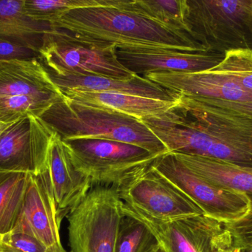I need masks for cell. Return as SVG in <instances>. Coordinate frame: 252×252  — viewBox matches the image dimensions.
Here are the masks:
<instances>
[{"label": "cell", "instance_id": "cell-1", "mask_svg": "<svg viewBox=\"0 0 252 252\" xmlns=\"http://www.w3.org/2000/svg\"><path fill=\"white\" fill-rule=\"evenodd\" d=\"M142 121L169 152L252 168L251 112L180 96L176 109Z\"/></svg>", "mask_w": 252, "mask_h": 252}, {"label": "cell", "instance_id": "cell-2", "mask_svg": "<svg viewBox=\"0 0 252 252\" xmlns=\"http://www.w3.org/2000/svg\"><path fill=\"white\" fill-rule=\"evenodd\" d=\"M118 6L75 9L51 24L74 36L117 47H158L207 51L190 34Z\"/></svg>", "mask_w": 252, "mask_h": 252}, {"label": "cell", "instance_id": "cell-3", "mask_svg": "<svg viewBox=\"0 0 252 252\" xmlns=\"http://www.w3.org/2000/svg\"><path fill=\"white\" fill-rule=\"evenodd\" d=\"M40 118L62 140L76 138L109 139L136 145L157 156L169 152L140 120L110 109L81 105L65 96Z\"/></svg>", "mask_w": 252, "mask_h": 252}, {"label": "cell", "instance_id": "cell-4", "mask_svg": "<svg viewBox=\"0 0 252 252\" xmlns=\"http://www.w3.org/2000/svg\"><path fill=\"white\" fill-rule=\"evenodd\" d=\"M186 25L207 51H252V0H187Z\"/></svg>", "mask_w": 252, "mask_h": 252}, {"label": "cell", "instance_id": "cell-5", "mask_svg": "<svg viewBox=\"0 0 252 252\" xmlns=\"http://www.w3.org/2000/svg\"><path fill=\"white\" fill-rule=\"evenodd\" d=\"M124 217L118 188L93 186L66 216L70 252H115Z\"/></svg>", "mask_w": 252, "mask_h": 252}, {"label": "cell", "instance_id": "cell-6", "mask_svg": "<svg viewBox=\"0 0 252 252\" xmlns=\"http://www.w3.org/2000/svg\"><path fill=\"white\" fill-rule=\"evenodd\" d=\"M77 170L93 186L119 188L158 157L140 146L125 142L94 138L63 140Z\"/></svg>", "mask_w": 252, "mask_h": 252}, {"label": "cell", "instance_id": "cell-7", "mask_svg": "<svg viewBox=\"0 0 252 252\" xmlns=\"http://www.w3.org/2000/svg\"><path fill=\"white\" fill-rule=\"evenodd\" d=\"M38 59L58 76L99 75L129 79L136 75L120 62L115 44L87 41L55 28L44 36Z\"/></svg>", "mask_w": 252, "mask_h": 252}, {"label": "cell", "instance_id": "cell-8", "mask_svg": "<svg viewBox=\"0 0 252 252\" xmlns=\"http://www.w3.org/2000/svg\"><path fill=\"white\" fill-rule=\"evenodd\" d=\"M153 167L193 201L204 215L223 223L235 221L250 208L247 197L210 183L181 162L174 154L158 157Z\"/></svg>", "mask_w": 252, "mask_h": 252}, {"label": "cell", "instance_id": "cell-9", "mask_svg": "<svg viewBox=\"0 0 252 252\" xmlns=\"http://www.w3.org/2000/svg\"><path fill=\"white\" fill-rule=\"evenodd\" d=\"M118 189L124 204L155 220L170 221L204 214L152 164Z\"/></svg>", "mask_w": 252, "mask_h": 252}, {"label": "cell", "instance_id": "cell-10", "mask_svg": "<svg viewBox=\"0 0 252 252\" xmlns=\"http://www.w3.org/2000/svg\"><path fill=\"white\" fill-rule=\"evenodd\" d=\"M124 213L145 223L164 252H219L234 247L233 238L223 223L204 214L161 221L124 203Z\"/></svg>", "mask_w": 252, "mask_h": 252}, {"label": "cell", "instance_id": "cell-11", "mask_svg": "<svg viewBox=\"0 0 252 252\" xmlns=\"http://www.w3.org/2000/svg\"><path fill=\"white\" fill-rule=\"evenodd\" d=\"M54 135L38 117L27 115L18 120L0 136V170L44 173Z\"/></svg>", "mask_w": 252, "mask_h": 252}, {"label": "cell", "instance_id": "cell-12", "mask_svg": "<svg viewBox=\"0 0 252 252\" xmlns=\"http://www.w3.org/2000/svg\"><path fill=\"white\" fill-rule=\"evenodd\" d=\"M63 219L46 170L31 176L22 212L10 233L26 234L50 248L62 244L60 229Z\"/></svg>", "mask_w": 252, "mask_h": 252}, {"label": "cell", "instance_id": "cell-13", "mask_svg": "<svg viewBox=\"0 0 252 252\" xmlns=\"http://www.w3.org/2000/svg\"><path fill=\"white\" fill-rule=\"evenodd\" d=\"M120 62L135 75L195 72L213 69L224 59L216 52H187L158 47H117Z\"/></svg>", "mask_w": 252, "mask_h": 252}, {"label": "cell", "instance_id": "cell-14", "mask_svg": "<svg viewBox=\"0 0 252 252\" xmlns=\"http://www.w3.org/2000/svg\"><path fill=\"white\" fill-rule=\"evenodd\" d=\"M143 76L166 90L186 97L252 102V95L214 68L195 72H151Z\"/></svg>", "mask_w": 252, "mask_h": 252}, {"label": "cell", "instance_id": "cell-15", "mask_svg": "<svg viewBox=\"0 0 252 252\" xmlns=\"http://www.w3.org/2000/svg\"><path fill=\"white\" fill-rule=\"evenodd\" d=\"M21 96L53 104L64 98L39 59L0 61V99Z\"/></svg>", "mask_w": 252, "mask_h": 252}, {"label": "cell", "instance_id": "cell-16", "mask_svg": "<svg viewBox=\"0 0 252 252\" xmlns=\"http://www.w3.org/2000/svg\"><path fill=\"white\" fill-rule=\"evenodd\" d=\"M47 171L59 212L62 217H66L94 186L77 170L67 146L56 133L49 148Z\"/></svg>", "mask_w": 252, "mask_h": 252}, {"label": "cell", "instance_id": "cell-17", "mask_svg": "<svg viewBox=\"0 0 252 252\" xmlns=\"http://www.w3.org/2000/svg\"><path fill=\"white\" fill-rule=\"evenodd\" d=\"M50 74L52 80L62 91L66 90L86 92H115L162 101H177L180 96L166 90L141 75L129 79L99 75H67Z\"/></svg>", "mask_w": 252, "mask_h": 252}, {"label": "cell", "instance_id": "cell-18", "mask_svg": "<svg viewBox=\"0 0 252 252\" xmlns=\"http://www.w3.org/2000/svg\"><path fill=\"white\" fill-rule=\"evenodd\" d=\"M63 96L87 106L110 109L142 121L153 115L165 113L177 108L179 100L162 101L115 92H86L66 90Z\"/></svg>", "mask_w": 252, "mask_h": 252}, {"label": "cell", "instance_id": "cell-19", "mask_svg": "<svg viewBox=\"0 0 252 252\" xmlns=\"http://www.w3.org/2000/svg\"><path fill=\"white\" fill-rule=\"evenodd\" d=\"M25 0H0V40L11 41L39 53L46 34L53 31L48 23L36 22L25 14Z\"/></svg>", "mask_w": 252, "mask_h": 252}, {"label": "cell", "instance_id": "cell-20", "mask_svg": "<svg viewBox=\"0 0 252 252\" xmlns=\"http://www.w3.org/2000/svg\"><path fill=\"white\" fill-rule=\"evenodd\" d=\"M174 155L191 171L210 183L247 197L250 207H252V168L239 167L205 157Z\"/></svg>", "mask_w": 252, "mask_h": 252}, {"label": "cell", "instance_id": "cell-21", "mask_svg": "<svg viewBox=\"0 0 252 252\" xmlns=\"http://www.w3.org/2000/svg\"><path fill=\"white\" fill-rule=\"evenodd\" d=\"M32 173L0 170V238L16 226Z\"/></svg>", "mask_w": 252, "mask_h": 252}, {"label": "cell", "instance_id": "cell-22", "mask_svg": "<svg viewBox=\"0 0 252 252\" xmlns=\"http://www.w3.org/2000/svg\"><path fill=\"white\" fill-rule=\"evenodd\" d=\"M121 7L188 33L187 0H121Z\"/></svg>", "mask_w": 252, "mask_h": 252}, {"label": "cell", "instance_id": "cell-23", "mask_svg": "<svg viewBox=\"0 0 252 252\" xmlns=\"http://www.w3.org/2000/svg\"><path fill=\"white\" fill-rule=\"evenodd\" d=\"M119 0H25V14L32 20L50 25L75 9L117 6Z\"/></svg>", "mask_w": 252, "mask_h": 252}, {"label": "cell", "instance_id": "cell-24", "mask_svg": "<svg viewBox=\"0 0 252 252\" xmlns=\"http://www.w3.org/2000/svg\"><path fill=\"white\" fill-rule=\"evenodd\" d=\"M159 247L145 223L125 215L120 226L115 252H154Z\"/></svg>", "mask_w": 252, "mask_h": 252}, {"label": "cell", "instance_id": "cell-25", "mask_svg": "<svg viewBox=\"0 0 252 252\" xmlns=\"http://www.w3.org/2000/svg\"><path fill=\"white\" fill-rule=\"evenodd\" d=\"M214 69L232 78L240 87L252 95V51L232 50Z\"/></svg>", "mask_w": 252, "mask_h": 252}, {"label": "cell", "instance_id": "cell-26", "mask_svg": "<svg viewBox=\"0 0 252 252\" xmlns=\"http://www.w3.org/2000/svg\"><path fill=\"white\" fill-rule=\"evenodd\" d=\"M223 226L232 235L234 247L252 246V207L241 218Z\"/></svg>", "mask_w": 252, "mask_h": 252}, {"label": "cell", "instance_id": "cell-27", "mask_svg": "<svg viewBox=\"0 0 252 252\" xmlns=\"http://www.w3.org/2000/svg\"><path fill=\"white\" fill-rule=\"evenodd\" d=\"M1 244L22 252H44L47 250L38 240L23 233H9L1 238Z\"/></svg>", "mask_w": 252, "mask_h": 252}, {"label": "cell", "instance_id": "cell-28", "mask_svg": "<svg viewBox=\"0 0 252 252\" xmlns=\"http://www.w3.org/2000/svg\"><path fill=\"white\" fill-rule=\"evenodd\" d=\"M32 59H39V53L25 46L5 40H0V61Z\"/></svg>", "mask_w": 252, "mask_h": 252}, {"label": "cell", "instance_id": "cell-29", "mask_svg": "<svg viewBox=\"0 0 252 252\" xmlns=\"http://www.w3.org/2000/svg\"><path fill=\"white\" fill-rule=\"evenodd\" d=\"M195 99V98H192ZM210 105L216 106L224 107V108H232V109H240V110L248 111L252 112V102H228L222 100H210V99H195Z\"/></svg>", "mask_w": 252, "mask_h": 252}, {"label": "cell", "instance_id": "cell-30", "mask_svg": "<svg viewBox=\"0 0 252 252\" xmlns=\"http://www.w3.org/2000/svg\"><path fill=\"white\" fill-rule=\"evenodd\" d=\"M0 252H22L9 247V246L5 245V244H1L0 243ZM44 252H67L63 248L62 244H57V245L53 246V247H50L47 249Z\"/></svg>", "mask_w": 252, "mask_h": 252}, {"label": "cell", "instance_id": "cell-31", "mask_svg": "<svg viewBox=\"0 0 252 252\" xmlns=\"http://www.w3.org/2000/svg\"><path fill=\"white\" fill-rule=\"evenodd\" d=\"M16 121H10V122H7V121H2L0 120V136L2 134L3 132H4L6 129L8 128L11 124H13V123L16 122Z\"/></svg>", "mask_w": 252, "mask_h": 252}, {"label": "cell", "instance_id": "cell-32", "mask_svg": "<svg viewBox=\"0 0 252 252\" xmlns=\"http://www.w3.org/2000/svg\"><path fill=\"white\" fill-rule=\"evenodd\" d=\"M236 252H252V246L235 247Z\"/></svg>", "mask_w": 252, "mask_h": 252}, {"label": "cell", "instance_id": "cell-33", "mask_svg": "<svg viewBox=\"0 0 252 252\" xmlns=\"http://www.w3.org/2000/svg\"><path fill=\"white\" fill-rule=\"evenodd\" d=\"M219 252H236V249L235 247H232L231 248L226 249V250H220Z\"/></svg>", "mask_w": 252, "mask_h": 252}, {"label": "cell", "instance_id": "cell-34", "mask_svg": "<svg viewBox=\"0 0 252 252\" xmlns=\"http://www.w3.org/2000/svg\"><path fill=\"white\" fill-rule=\"evenodd\" d=\"M164 252V250H162V249H161V247H158V249H157V250H156L155 252Z\"/></svg>", "mask_w": 252, "mask_h": 252}, {"label": "cell", "instance_id": "cell-35", "mask_svg": "<svg viewBox=\"0 0 252 252\" xmlns=\"http://www.w3.org/2000/svg\"><path fill=\"white\" fill-rule=\"evenodd\" d=\"M0 242H1V238H0Z\"/></svg>", "mask_w": 252, "mask_h": 252}]
</instances>
